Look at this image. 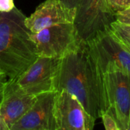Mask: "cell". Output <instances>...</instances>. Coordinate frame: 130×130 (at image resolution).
<instances>
[{
  "mask_svg": "<svg viewBox=\"0 0 130 130\" xmlns=\"http://www.w3.org/2000/svg\"><path fill=\"white\" fill-rule=\"evenodd\" d=\"M56 92L37 96L30 109L11 127V130H55L54 98Z\"/></svg>",
  "mask_w": 130,
  "mask_h": 130,
  "instance_id": "obj_9",
  "label": "cell"
},
{
  "mask_svg": "<svg viewBox=\"0 0 130 130\" xmlns=\"http://www.w3.org/2000/svg\"><path fill=\"white\" fill-rule=\"evenodd\" d=\"M61 58L38 56L15 80L25 93L38 96L55 92L54 80Z\"/></svg>",
  "mask_w": 130,
  "mask_h": 130,
  "instance_id": "obj_8",
  "label": "cell"
},
{
  "mask_svg": "<svg viewBox=\"0 0 130 130\" xmlns=\"http://www.w3.org/2000/svg\"><path fill=\"white\" fill-rule=\"evenodd\" d=\"M26 16L16 7L0 12V68L8 79H15L38 57Z\"/></svg>",
  "mask_w": 130,
  "mask_h": 130,
  "instance_id": "obj_2",
  "label": "cell"
},
{
  "mask_svg": "<svg viewBox=\"0 0 130 130\" xmlns=\"http://www.w3.org/2000/svg\"><path fill=\"white\" fill-rule=\"evenodd\" d=\"M119 130H130V122L128 123V125L125 127H119Z\"/></svg>",
  "mask_w": 130,
  "mask_h": 130,
  "instance_id": "obj_20",
  "label": "cell"
},
{
  "mask_svg": "<svg viewBox=\"0 0 130 130\" xmlns=\"http://www.w3.org/2000/svg\"><path fill=\"white\" fill-rule=\"evenodd\" d=\"M87 44L101 73L116 69L130 74V51L109 31L98 35Z\"/></svg>",
  "mask_w": 130,
  "mask_h": 130,
  "instance_id": "obj_6",
  "label": "cell"
},
{
  "mask_svg": "<svg viewBox=\"0 0 130 130\" xmlns=\"http://www.w3.org/2000/svg\"><path fill=\"white\" fill-rule=\"evenodd\" d=\"M115 19L119 22L130 25V7L116 14Z\"/></svg>",
  "mask_w": 130,
  "mask_h": 130,
  "instance_id": "obj_15",
  "label": "cell"
},
{
  "mask_svg": "<svg viewBox=\"0 0 130 130\" xmlns=\"http://www.w3.org/2000/svg\"><path fill=\"white\" fill-rule=\"evenodd\" d=\"M36 99L37 96L23 91L15 79H8L0 101V114L10 128L30 109Z\"/></svg>",
  "mask_w": 130,
  "mask_h": 130,
  "instance_id": "obj_11",
  "label": "cell"
},
{
  "mask_svg": "<svg viewBox=\"0 0 130 130\" xmlns=\"http://www.w3.org/2000/svg\"><path fill=\"white\" fill-rule=\"evenodd\" d=\"M7 80H8L7 76L3 71V70L0 68V101H1V100H2L4 86H5V84L6 83Z\"/></svg>",
  "mask_w": 130,
  "mask_h": 130,
  "instance_id": "obj_17",
  "label": "cell"
},
{
  "mask_svg": "<svg viewBox=\"0 0 130 130\" xmlns=\"http://www.w3.org/2000/svg\"><path fill=\"white\" fill-rule=\"evenodd\" d=\"M54 90L75 96L96 120L108 109L103 76L90 54L87 43L78 44L61 59L54 80Z\"/></svg>",
  "mask_w": 130,
  "mask_h": 130,
  "instance_id": "obj_1",
  "label": "cell"
},
{
  "mask_svg": "<svg viewBox=\"0 0 130 130\" xmlns=\"http://www.w3.org/2000/svg\"><path fill=\"white\" fill-rule=\"evenodd\" d=\"M101 119L103 120L106 130H119L117 123L109 113H103L101 116Z\"/></svg>",
  "mask_w": 130,
  "mask_h": 130,
  "instance_id": "obj_14",
  "label": "cell"
},
{
  "mask_svg": "<svg viewBox=\"0 0 130 130\" xmlns=\"http://www.w3.org/2000/svg\"><path fill=\"white\" fill-rule=\"evenodd\" d=\"M65 6L71 9H77L80 0H60Z\"/></svg>",
  "mask_w": 130,
  "mask_h": 130,
  "instance_id": "obj_18",
  "label": "cell"
},
{
  "mask_svg": "<svg viewBox=\"0 0 130 130\" xmlns=\"http://www.w3.org/2000/svg\"><path fill=\"white\" fill-rule=\"evenodd\" d=\"M108 102L106 111L119 127L130 122V74L112 69L102 73Z\"/></svg>",
  "mask_w": 130,
  "mask_h": 130,
  "instance_id": "obj_4",
  "label": "cell"
},
{
  "mask_svg": "<svg viewBox=\"0 0 130 130\" xmlns=\"http://www.w3.org/2000/svg\"><path fill=\"white\" fill-rule=\"evenodd\" d=\"M76 10L67 7L60 0H46L25 18V22L31 33H37L53 25L74 23Z\"/></svg>",
  "mask_w": 130,
  "mask_h": 130,
  "instance_id": "obj_10",
  "label": "cell"
},
{
  "mask_svg": "<svg viewBox=\"0 0 130 130\" xmlns=\"http://www.w3.org/2000/svg\"><path fill=\"white\" fill-rule=\"evenodd\" d=\"M38 56L62 58L80 41L74 23L59 24L32 33Z\"/></svg>",
  "mask_w": 130,
  "mask_h": 130,
  "instance_id": "obj_5",
  "label": "cell"
},
{
  "mask_svg": "<svg viewBox=\"0 0 130 130\" xmlns=\"http://www.w3.org/2000/svg\"><path fill=\"white\" fill-rule=\"evenodd\" d=\"M0 130H11L10 127L4 120L1 114H0Z\"/></svg>",
  "mask_w": 130,
  "mask_h": 130,
  "instance_id": "obj_19",
  "label": "cell"
},
{
  "mask_svg": "<svg viewBox=\"0 0 130 130\" xmlns=\"http://www.w3.org/2000/svg\"><path fill=\"white\" fill-rule=\"evenodd\" d=\"M115 20V15L109 10L106 0H80L74 25L78 39L87 43L109 31Z\"/></svg>",
  "mask_w": 130,
  "mask_h": 130,
  "instance_id": "obj_3",
  "label": "cell"
},
{
  "mask_svg": "<svg viewBox=\"0 0 130 130\" xmlns=\"http://www.w3.org/2000/svg\"><path fill=\"white\" fill-rule=\"evenodd\" d=\"M54 119L55 130H93L96 121L75 96L65 90L55 93Z\"/></svg>",
  "mask_w": 130,
  "mask_h": 130,
  "instance_id": "obj_7",
  "label": "cell"
},
{
  "mask_svg": "<svg viewBox=\"0 0 130 130\" xmlns=\"http://www.w3.org/2000/svg\"><path fill=\"white\" fill-rule=\"evenodd\" d=\"M109 10L114 15L130 7V0H106Z\"/></svg>",
  "mask_w": 130,
  "mask_h": 130,
  "instance_id": "obj_13",
  "label": "cell"
},
{
  "mask_svg": "<svg viewBox=\"0 0 130 130\" xmlns=\"http://www.w3.org/2000/svg\"><path fill=\"white\" fill-rule=\"evenodd\" d=\"M109 32L130 51V25L114 21L109 28Z\"/></svg>",
  "mask_w": 130,
  "mask_h": 130,
  "instance_id": "obj_12",
  "label": "cell"
},
{
  "mask_svg": "<svg viewBox=\"0 0 130 130\" xmlns=\"http://www.w3.org/2000/svg\"><path fill=\"white\" fill-rule=\"evenodd\" d=\"M15 8L14 0H0V12H9Z\"/></svg>",
  "mask_w": 130,
  "mask_h": 130,
  "instance_id": "obj_16",
  "label": "cell"
}]
</instances>
